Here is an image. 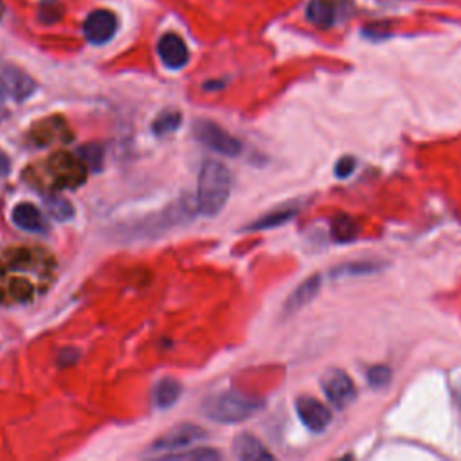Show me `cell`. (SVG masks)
Here are the masks:
<instances>
[{
  "label": "cell",
  "mask_w": 461,
  "mask_h": 461,
  "mask_svg": "<svg viewBox=\"0 0 461 461\" xmlns=\"http://www.w3.org/2000/svg\"><path fill=\"white\" fill-rule=\"evenodd\" d=\"M294 214H295V209H279V211H274V212H268V214L261 216L259 220L250 223L249 229L250 230H265V229H270V227H277V225L288 221L290 218H294Z\"/></svg>",
  "instance_id": "obj_16"
},
{
  "label": "cell",
  "mask_w": 461,
  "mask_h": 461,
  "mask_svg": "<svg viewBox=\"0 0 461 461\" xmlns=\"http://www.w3.org/2000/svg\"><path fill=\"white\" fill-rule=\"evenodd\" d=\"M61 5L59 4H54V2H49V4H41L40 7V20L45 22V23H54L56 20L61 18Z\"/></svg>",
  "instance_id": "obj_22"
},
{
  "label": "cell",
  "mask_w": 461,
  "mask_h": 461,
  "mask_svg": "<svg viewBox=\"0 0 461 461\" xmlns=\"http://www.w3.org/2000/svg\"><path fill=\"white\" fill-rule=\"evenodd\" d=\"M295 411L303 425L312 432H322L331 421L330 409L312 396H299L295 402Z\"/></svg>",
  "instance_id": "obj_8"
},
{
  "label": "cell",
  "mask_w": 461,
  "mask_h": 461,
  "mask_svg": "<svg viewBox=\"0 0 461 461\" xmlns=\"http://www.w3.org/2000/svg\"><path fill=\"white\" fill-rule=\"evenodd\" d=\"M333 234L340 241H349L357 234V227L349 218H337L333 221Z\"/></svg>",
  "instance_id": "obj_20"
},
{
  "label": "cell",
  "mask_w": 461,
  "mask_h": 461,
  "mask_svg": "<svg viewBox=\"0 0 461 461\" xmlns=\"http://www.w3.org/2000/svg\"><path fill=\"white\" fill-rule=\"evenodd\" d=\"M0 86L9 97H13L16 101H23L34 92L32 79L16 68H5L2 72Z\"/></svg>",
  "instance_id": "obj_10"
},
{
  "label": "cell",
  "mask_w": 461,
  "mask_h": 461,
  "mask_svg": "<svg viewBox=\"0 0 461 461\" xmlns=\"http://www.w3.org/2000/svg\"><path fill=\"white\" fill-rule=\"evenodd\" d=\"M234 457L241 461H263L272 459V454L263 447V443L252 434H240L232 443Z\"/></svg>",
  "instance_id": "obj_11"
},
{
  "label": "cell",
  "mask_w": 461,
  "mask_h": 461,
  "mask_svg": "<svg viewBox=\"0 0 461 461\" xmlns=\"http://www.w3.org/2000/svg\"><path fill=\"white\" fill-rule=\"evenodd\" d=\"M351 0H312L306 7V18L317 27H331L349 11Z\"/></svg>",
  "instance_id": "obj_5"
},
{
  "label": "cell",
  "mask_w": 461,
  "mask_h": 461,
  "mask_svg": "<svg viewBox=\"0 0 461 461\" xmlns=\"http://www.w3.org/2000/svg\"><path fill=\"white\" fill-rule=\"evenodd\" d=\"M157 52L162 63L171 70H178L189 61V50L184 40L175 32H167L158 40Z\"/></svg>",
  "instance_id": "obj_9"
},
{
  "label": "cell",
  "mask_w": 461,
  "mask_h": 461,
  "mask_svg": "<svg viewBox=\"0 0 461 461\" xmlns=\"http://www.w3.org/2000/svg\"><path fill=\"white\" fill-rule=\"evenodd\" d=\"M355 167H357V160H355L353 157H342V158L337 162V166H335V173H337V176L344 178V176L351 175Z\"/></svg>",
  "instance_id": "obj_23"
},
{
  "label": "cell",
  "mask_w": 461,
  "mask_h": 461,
  "mask_svg": "<svg viewBox=\"0 0 461 461\" xmlns=\"http://www.w3.org/2000/svg\"><path fill=\"white\" fill-rule=\"evenodd\" d=\"M319 285H321V277L319 276H312L308 277L304 283H301L294 292L292 295L286 299V304H285V312L292 313L299 308H303L304 304H308L315 294L319 292Z\"/></svg>",
  "instance_id": "obj_13"
},
{
  "label": "cell",
  "mask_w": 461,
  "mask_h": 461,
  "mask_svg": "<svg viewBox=\"0 0 461 461\" xmlns=\"http://www.w3.org/2000/svg\"><path fill=\"white\" fill-rule=\"evenodd\" d=\"M180 394H182V385L175 378H162L153 387V403L158 409H167L175 405Z\"/></svg>",
  "instance_id": "obj_14"
},
{
  "label": "cell",
  "mask_w": 461,
  "mask_h": 461,
  "mask_svg": "<svg viewBox=\"0 0 461 461\" xmlns=\"http://www.w3.org/2000/svg\"><path fill=\"white\" fill-rule=\"evenodd\" d=\"M77 155L88 162V166L92 169H99L101 167V162H103V148L97 146V144H88V146H83L77 149Z\"/></svg>",
  "instance_id": "obj_19"
},
{
  "label": "cell",
  "mask_w": 461,
  "mask_h": 461,
  "mask_svg": "<svg viewBox=\"0 0 461 461\" xmlns=\"http://www.w3.org/2000/svg\"><path fill=\"white\" fill-rule=\"evenodd\" d=\"M193 133L194 137L207 146L209 149L225 155V157H236L241 151V142L230 135L227 130H223L220 124L207 121V119H198L193 124Z\"/></svg>",
  "instance_id": "obj_3"
},
{
  "label": "cell",
  "mask_w": 461,
  "mask_h": 461,
  "mask_svg": "<svg viewBox=\"0 0 461 461\" xmlns=\"http://www.w3.org/2000/svg\"><path fill=\"white\" fill-rule=\"evenodd\" d=\"M367 380L373 387H384L389 380H391V371L384 366H376V367H371L369 373H367Z\"/></svg>",
  "instance_id": "obj_21"
},
{
  "label": "cell",
  "mask_w": 461,
  "mask_h": 461,
  "mask_svg": "<svg viewBox=\"0 0 461 461\" xmlns=\"http://www.w3.org/2000/svg\"><path fill=\"white\" fill-rule=\"evenodd\" d=\"M164 459H178V461H184V459H194V461H214L220 457V454L212 448H205V447H196V448H191L187 452H175V454H164L162 456Z\"/></svg>",
  "instance_id": "obj_18"
},
{
  "label": "cell",
  "mask_w": 461,
  "mask_h": 461,
  "mask_svg": "<svg viewBox=\"0 0 461 461\" xmlns=\"http://www.w3.org/2000/svg\"><path fill=\"white\" fill-rule=\"evenodd\" d=\"M321 384H322V391H324L326 398L335 407L348 405L355 398V394H357L353 380L342 369H330V371H326Z\"/></svg>",
  "instance_id": "obj_6"
},
{
  "label": "cell",
  "mask_w": 461,
  "mask_h": 461,
  "mask_svg": "<svg viewBox=\"0 0 461 461\" xmlns=\"http://www.w3.org/2000/svg\"><path fill=\"white\" fill-rule=\"evenodd\" d=\"M263 400L236 389L221 391L203 402V414L216 423H240L261 411Z\"/></svg>",
  "instance_id": "obj_2"
},
{
  "label": "cell",
  "mask_w": 461,
  "mask_h": 461,
  "mask_svg": "<svg viewBox=\"0 0 461 461\" xmlns=\"http://www.w3.org/2000/svg\"><path fill=\"white\" fill-rule=\"evenodd\" d=\"M182 122V115L175 110H167L162 112L151 124V130L155 135H166V133H173Z\"/></svg>",
  "instance_id": "obj_17"
},
{
  "label": "cell",
  "mask_w": 461,
  "mask_h": 461,
  "mask_svg": "<svg viewBox=\"0 0 461 461\" xmlns=\"http://www.w3.org/2000/svg\"><path fill=\"white\" fill-rule=\"evenodd\" d=\"M43 203H45L47 212L58 221H65V220H70L74 216V205L67 198L49 196V198H45Z\"/></svg>",
  "instance_id": "obj_15"
},
{
  "label": "cell",
  "mask_w": 461,
  "mask_h": 461,
  "mask_svg": "<svg viewBox=\"0 0 461 461\" xmlns=\"http://www.w3.org/2000/svg\"><path fill=\"white\" fill-rule=\"evenodd\" d=\"M117 31V18L112 11L95 9L83 22V34L90 43L101 45L112 40Z\"/></svg>",
  "instance_id": "obj_7"
},
{
  "label": "cell",
  "mask_w": 461,
  "mask_h": 461,
  "mask_svg": "<svg viewBox=\"0 0 461 461\" xmlns=\"http://www.w3.org/2000/svg\"><path fill=\"white\" fill-rule=\"evenodd\" d=\"M11 220L22 230H29V232L45 230V221H43L41 212L29 202L18 203L11 212Z\"/></svg>",
  "instance_id": "obj_12"
},
{
  "label": "cell",
  "mask_w": 461,
  "mask_h": 461,
  "mask_svg": "<svg viewBox=\"0 0 461 461\" xmlns=\"http://www.w3.org/2000/svg\"><path fill=\"white\" fill-rule=\"evenodd\" d=\"M230 194V173L218 160H205L198 173L196 205L203 216H216Z\"/></svg>",
  "instance_id": "obj_1"
},
{
  "label": "cell",
  "mask_w": 461,
  "mask_h": 461,
  "mask_svg": "<svg viewBox=\"0 0 461 461\" xmlns=\"http://www.w3.org/2000/svg\"><path fill=\"white\" fill-rule=\"evenodd\" d=\"M11 171V160L5 153L0 151V176H5Z\"/></svg>",
  "instance_id": "obj_24"
},
{
  "label": "cell",
  "mask_w": 461,
  "mask_h": 461,
  "mask_svg": "<svg viewBox=\"0 0 461 461\" xmlns=\"http://www.w3.org/2000/svg\"><path fill=\"white\" fill-rule=\"evenodd\" d=\"M205 438V430L194 423H180L173 429H169L166 434H162L153 445L149 447L151 452H169V450H180L189 445H194L196 441Z\"/></svg>",
  "instance_id": "obj_4"
}]
</instances>
